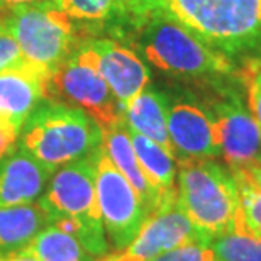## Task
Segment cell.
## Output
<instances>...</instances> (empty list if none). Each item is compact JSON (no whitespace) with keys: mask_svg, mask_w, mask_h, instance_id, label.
<instances>
[{"mask_svg":"<svg viewBox=\"0 0 261 261\" xmlns=\"http://www.w3.org/2000/svg\"><path fill=\"white\" fill-rule=\"evenodd\" d=\"M158 12L232 60H261V0H158Z\"/></svg>","mask_w":261,"mask_h":261,"instance_id":"obj_1","label":"cell"},{"mask_svg":"<svg viewBox=\"0 0 261 261\" xmlns=\"http://www.w3.org/2000/svg\"><path fill=\"white\" fill-rule=\"evenodd\" d=\"M176 203L207 241L226 232H246L234 175L216 160L178 161Z\"/></svg>","mask_w":261,"mask_h":261,"instance_id":"obj_2","label":"cell"},{"mask_svg":"<svg viewBox=\"0 0 261 261\" xmlns=\"http://www.w3.org/2000/svg\"><path fill=\"white\" fill-rule=\"evenodd\" d=\"M134 33L143 60L166 75L192 80H222L238 73L236 60L214 49L160 12L134 28Z\"/></svg>","mask_w":261,"mask_h":261,"instance_id":"obj_3","label":"cell"},{"mask_svg":"<svg viewBox=\"0 0 261 261\" xmlns=\"http://www.w3.org/2000/svg\"><path fill=\"white\" fill-rule=\"evenodd\" d=\"M102 129L80 109L48 102L24 124L19 146L49 171L97 153L102 148Z\"/></svg>","mask_w":261,"mask_h":261,"instance_id":"obj_4","label":"cell"},{"mask_svg":"<svg viewBox=\"0 0 261 261\" xmlns=\"http://www.w3.org/2000/svg\"><path fill=\"white\" fill-rule=\"evenodd\" d=\"M46 100L80 109L93 119L102 134L124 122V109L100 75L85 43L49 73Z\"/></svg>","mask_w":261,"mask_h":261,"instance_id":"obj_5","label":"cell"},{"mask_svg":"<svg viewBox=\"0 0 261 261\" xmlns=\"http://www.w3.org/2000/svg\"><path fill=\"white\" fill-rule=\"evenodd\" d=\"M24 60L51 73L83 44L76 24L61 9L20 7L0 10Z\"/></svg>","mask_w":261,"mask_h":261,"instance_id":"obj_6","label":"cell"},{"mask_svg":"<svg viewBox=\"0 0 261 261\" xmlns=\"http://www.w3.org/2000/svg\"><path fill=\"white\" fill-rule=\"evenodd\" d=\"M97 153L56 170L39 202L48 211L51 222L66 217L83 226L102 258L109 253V241L97 202Z\"/></svg>","mask_w":261,"mask_h":261,"instance_id":"obj_7","label":"cell"},{"mask_svg":"<svg viewBox=\"0 0 261 261\" xmlns=\"http://www.w3.org/2000/svg\"><path fill=\"white\" fill-rule=\"evenodd\" d=\"M95 190L109 244L116 249L127 246L149 212L126 176L114 166L103 148L97 153Z\"/></svg>","mask_w":261,"mask_h":261,"instance_id":"obj_8","label":"cell"},{"mask_svg":"<svg viewBox=\"0 0 261 261\" xmlns=\"http://www.w3.org/2000/svg\"><path fill=\"white\" fill-rule=\"evenodd\" d=\"M198 239L203 238L175 200L151 212L127 246L107 253L95 261H151L170 249Z\"/></svg>","mask_w":261,"mask_h":261,"instance_id":"obj_9","label":"cell"},{"mask_svg":"<svg viewBox=\"0 0 261 261\" xmlns=\"http://www.w3.org/2000/svg\"><path fill=\"white\" fill-rule=\"evenodd\" d=\"M221 156L227 168L261 163V129L236 90H224L211 106Z\"/></svg>","mask_w":261,"mask_h":261,"instance_id":"obj_10","label":"cell"},{"mask_svg":"<svg viewBox=\"0 0 261 261\" xmlns=\"http://www.w3.org/2000/svg\"><path fill=\"white\" fill-rule=\"evenodd\" d=\"M168 98V134L176 161L221 156L212 112L190 95Z\"/></svg>","mask_w":261,"mask_h":261,"instance_id":"obj_11","label":"cell"},{"mask_svg":"<svg viewBox=\"0 0 261 261\" xmlns=\"http://www.w3.org/2000/svg\"><path fill=\"white\" fill-rule=\"evenodd\" d=\"M85 44L93 53L98 71L122 109L149 87V68L134 49L111 38L90 39Z\"/></svg>","mask_w":261,"mask_h":261,"instance_id":"obj_12","label":"cell"},{"mask_svg":"<svg viewBox=\"0 0 261 261\" xmlns=\"http://www.w3.org/2000/svg\"><path fill=\"white\" fill-rule=\"evenodd\" d=\"M49 73L28 63L0 73V127L22 133L24 124L46 100Z\"/></svg>","mask_w":261,"mask_h":261,"instance_id":"obj_13","label":"cell"},{"mask_svg":"<svg viewBox=\"0 0 261 261\" xmlns=\"http://www.w3.org/2000/svg\"><path fill=\"white\" fill-rule=\"evenodd\" d=\"M51 176L53 171L19 146L0 161V207L38 202Z\"/></svg>","mask_w":261,"mask_h":261,"instance_id":"obj_14","label":"cell"},{"mask_svg":"<svg viewBox=\"0 0 261 261\" xmlns=\"http://www.w3.org/2000/svg\"><path fill=\"white\" fill-rule=\"evenodd\" d=\"M102 148L107 153L109 158H111L114 166H116V168L126 176V180L129 184L133 185L136 194L143 200L146 211L151 214V212H154L156 208H160L161 207L160 195H158V192L154 190V187L149 184V180L146 178L143 168H141L126 122L119 124V126L103 133Z\"/></svg>","mask_w":261,"mask_h":261,"instance_id":"obj_15","label":"cell"},{"mask_svg":"<svg viewBox=\"0 0 261 261\" xmlns=\"http://www.w3.org/2000/svg\"><path fill=\"white\" fill-rule=\"evenodd\" d=\"M124 122L129 130L154 141L175 156L168 134V98L165 93L146 87L124 107Z\"/></svg>","mask_w":261,"mask_h":261,"instance_id":"obj_16","label":"cell"},{"mask_svg":"<svg viewBox=\"0 0 261 261\" xmlns=\"http://www.w3.org/2000/svg\"><path fill=\"white\" fill-rule=\"evenodd\" d=\"M51 224L49 214L39 200L15 207H0V256L17 253Z\"/></svg>","mask_w":261,"mask_h":261,"instance_id":"obj_17","label":"cell"},{"mask_svg":"<svg viewBox=\"0 0 261 261\" xmlns=\"http://www.w3.org/2000/svg\"><path fill=\"white\" fill-rule=\"evenodd\" d=\"M136 156L143 168L146 178L158 192L161 207L176 200V175H178V161L163 146L141 134L129 130Z\"/></svg>","mask_w":261,"mask_h":261,"instance_id":"obj_18","label":"cell"},{"mask_svg":"<svg viewBox=\"0 0 261 261\" xmlns=\"http://www.w3.org/2000/svg\"><path fill=\"white\" fill-rule=\"evenodd\" d=\"M22 251L39 261H95L83 244L55 224L46 226Z\"/></svg>","mask_w":261,"mask_h":261,"instance_id":"obj_19","label":"cell"},{"mask_svg":"<svg viewBox=\"0 0 261 261\" xmlns=\"http://www.w3.org/2000/svg\"><path fill=\"white\" fill-rule=\"evenodd\" d=\"M229 170L238 184L244 231L261 239V163Z\"/></svg>","mask_w":261,"mask_h":261,"instance_id":"obj_20","label":"cell"},{"mask_svg":"<svg viewBox=\"0 0 261 261\" xmlns=\"http://www.w3.org/2000/svg\"><path fill=\"white\" fill-rule=\"evenodd\" d=\"M217 261H261V239L248 232H226L211 241Z\"/></svg>","mask_w":261,"mask_h":261,"instance_id":"obj_21","label":"cell"},{"mask_svg":"<svg viewBox=\"0 0 261 261\" xmlns=\"http://www.w3.org/2000/svg\"><path fill=\"white\" fill-rule=\"evenodd\" d=\"M58 7L78 22L100 24L119 19V0H58Z\"/></svg>","mask_w":261,"mask_h":261,"instance_id":"obj_22","label":"cell"},{"mask_svg":"<svg viewBox=\"0 0 261 261\" xmlns=\"http://www.w3.org/2000/svg\"><path fill=\"white\" fill-rule=\"evenodd\" d=\"M151 261H217L216 254L212 251L211 241L198 239L194 243H187L184 246L170 249L158 258Z\"/></svg>","mask_w":261,"mask_h":261,"instance_id":"obj_23","label":"cell"},{"mask_svg":"<svg viewBox=\"0 0 261 261\" xmlns=\"http://www.w3.org/2000/svg\"><path fill=\"white\" fill-rule=\"evenodd\" d=\"M158 14V0H119V19L130 29Z\"/></svg>","mask_w":261,"mask_h":261,"instance_id":"obj_24","label":"cell"},{"mask_svg":"<svg viewBox=\"0 0 261 261\" xmlns=\"http://www.w3.org/2000/svg\"><path fill=\"white\" fill-rule=\"evenodd\" d=\"M28 63L29 61L24 60L12 34L5 29L2 15H0V73L15 70V68H22Z\"/></svg>","mask_w":261,"mask_h":261,"instance_id":"obj_25","label":"cell"},{"mask_svg":"<svg viewBox=\"0 0 261 261\" xmlns=\"http://www.w3.org/2000/svg\"><path fill=\"white\" fill-rule=\"evenodd\" d=\"M249 75H248V88H246V98H248V109L251 111L254 121L258 122L261 129V60L249 61Z\"/></svg>","mask_w":261,"mask_h":261,"instance_id":"obj_26","label":"cell"},{"mask_svg":"<svg viewBox=\"0 0 261 261\" xmlns=\"http://www.w3.org/2000/svg\"><path fill=\"white\" fill-rule=\"evenodd\" d=\"M20 7L60 9L58 7V0H0V10L20 9Z\"/></svg>","mask_w":261,"mask_h":261,"instance_id":"obj_27","label":"cell"},{"mask_svg":"<svg viewBox=\"0 0 261 261\" xmlns=\"http://www.w3.org/2000/svg\"><path fill=\"white\" fill-rule=\"evenodd\" d=\"M19 138H20L19 130L0 127V161H2L5 156H9L12 153Z\"/></svg>","mask_w":261,"mask_h":261,"instance_id":"obj_28","label":"cell"},{"mask_svg":"<svg viewBox=\"0 0 261 261\" xmlns=\"http://www.w3.org/2000/svg\"><path fill=\"white\" fill-rule=\"evenodd\" d=\"M0 261H39V259L25 251H17V253H10V254H2Z\"/></svg>","mask_w":261,"mask_h":261,"instance_id":"obj_29","label":"cell"}]
</instances>
